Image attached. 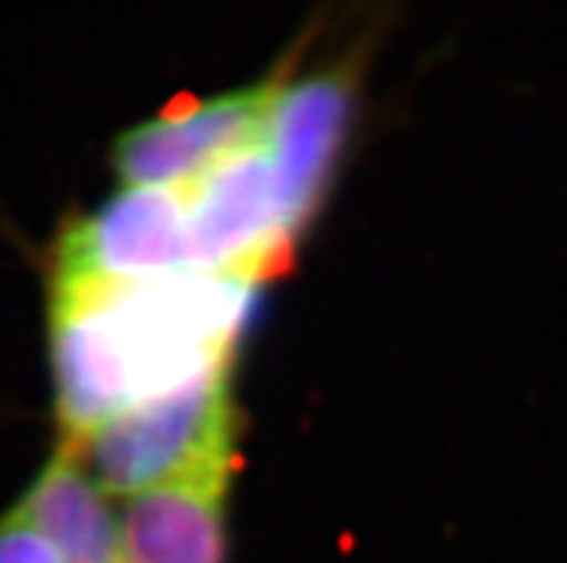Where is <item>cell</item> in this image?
Returning <instances> with one entry per match:
<instances>
[{"instance_id":"obj_2","label":"cell","mask_w":567,"mask_h":563,"mask_svg":"<svg viewBox=\"0 0 567 563\" xmlns=\"http://www.w3.org/2000/svg\"><path fill=\"white\" fill-rule=\"evenodd\" d=\"M228 365L138 399L104 423L79 451L101 492L142 494L205 466L230 463Z\"/></svg>"},{"instance_id":"obj_9","label":"cell","mask_w":567,"mask_h":563,"mask_svg":"<svg viewBox=\"0 0 567 563\" xmlns=\"http://www.w3.org/2000/svg\"><path fill=\"white\" fill-rule=\"evenodd\" d=\"M14 512L50 541L61 563H122L118 526L104 492L64 446Z\"/></svg>"},{"instance_id":"obj_1","label":"cell","mask_w":567,"mask_h":563,"mask_svg":"<svg viewBox=\"0 0 567 563\" xmlns=\"http://www.w3.org/2000/svg\"><path fill=\"white\" fill-rule=\"evenodd\" d=\"M251 291V282L243 279L182 271L95 293H52L95 302L127 368L133 403H138L230 363Z\"/></svg>"},{"instance_id":"obj_8","label":"cell","mask_w":567,"mask_h":563,"mask_svg":"<svg viewBox=\"0 0 567 563\" xmlns=\"http://www.w3.org/2000/svg\"><path fill=\"white\" fill-rule=\"evenodd\" d=\"M230 463L196 469L133 494L118 526L122 563H225Z\"/></svg>"},{"instance_id":"obj_4","label":"cell","mask_w":567,"mask_h":563,"mask_svg":"<svg viewBox=\"0 0 567 563\" xmlns=\"http://www.w3.org/2000/svg\"><path fill=\"white\" fill-rule=\"evenodd\" d=\"M194 271L185 190L127 187L64 230L52 288L93 293Z\"/></svg>"},{"instance_id":"obj_6","label":"cell","mask_w":567,"mask_h":563,"mask_svg":"<svg viewBox=\"0 0 567 563\" xmlns=\"http://www.w3.org/2000/svg\"><path fill=\"white\" fill-rule=\"evenodd\" d=\"M358 70L331 66L280 86L266 129V150L277 170L282 213L297 239L320 207L352 124Z\"/></svg>"},{"instance_id":"obj_5","label":"cell","mask_w":567,"mask_h":563,"mask_svg":"<svg viewBox=\"0 0 567 563\" xmlns=\"http://www.w3.org/2000/svg\"><path fill=\"white\" fill-rule=\"evenodd\" d=\"M280 79L196 104H176L115 142V173L127 187L185 190L225 158L266 142Z\"/></svg>"},{"instance_id":"obj_7","label":"cell","mask_w":567,"mask_h":563,"mask_svg":"<svg viewBox=\"0 0 567 563\" xmlns=\"http://www.w3.org/2000/svg\"><path fill=\"white\" fill-rule=\"evenodd\" d=\"M50 329L61 446L79 455L104 423L124 411L133 388L93 300L50 293Z\"/></svg>"},{"instance_id":"obj_3","label":"cell","mask_w":567,"mask_h":563,"mask_svg":"<svg viewBox=\"0 0 567 563\" xmlns=\"http://www.w3.org/2000/svg\"><path fill=\"white\" fill-rule=\"evenodd\" d=\"M194 271L257 282L291 264L295 236L282 213L277 170L266 144L210 167L185 187Z\"/></svg>"},{"instance_id":"obj_10","label":"cell","mask_w":567,"mask_h":563,"mask_svg":"<svg viewBox=\"0 0 567 563\" xmlns=\"http://www.w3.org/2000/svg\"><path fill=\"white\" fill-rule=\"evenodd\" d=\"M0 563H61L50 541L29 526L21 514L9 512L0 521Z\"/></svg>"}]
</instances>
